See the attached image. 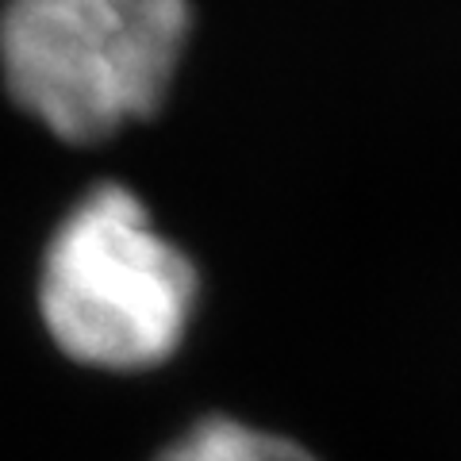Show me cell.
Wrapping results in <instances>:
<instances>
[{
	"mask_svg": "<svg viewBox=\"0 0 461 461\" xmlns=\"http://www.w3.org/2000/svg\"><path fill=\"white\" fill-rule=\"evenodd\" d=\"M35 300L50 342L69 362L147 373L181 350L200 273L135 189L100 181L58 220Z\"/></svg>",
	"mask_w": 461,
	"mask_h": 461,
	"instance_id": "cell-1",
	"label": "cell"
},
{
	"mask_svg": "<svg viewBox=\"0 0 461 461\" xmlns=\"http://www.w3.org/2000/svg\"><path fill=\"white\" fill-rule=\"evenodd\" d=\"M189 39L193 0H5L0 77L42 131L89 147L166 104Z\"/></svg>",
	"mask_w": 461,
	"mask_h": 461,
	"instance_id": "cell-2",
	"label": "cell"
},
{
	"mask_svg": "<svg viewBox=\"0 0 461 461\" xmlns=\"http://www.w3.org/2000/svg\"><path fill=\"white\" fill-rule=\"evenodd\" d=\"M154 461H320L308 446L285 438L277 430L230 420V415H204L189 430H181Z\"/></svg>",
	"mask_w": 461,
	"mask_h": 461,
	"instance_id": "cell-3",
	"label": "cell"
}]
</instances>
